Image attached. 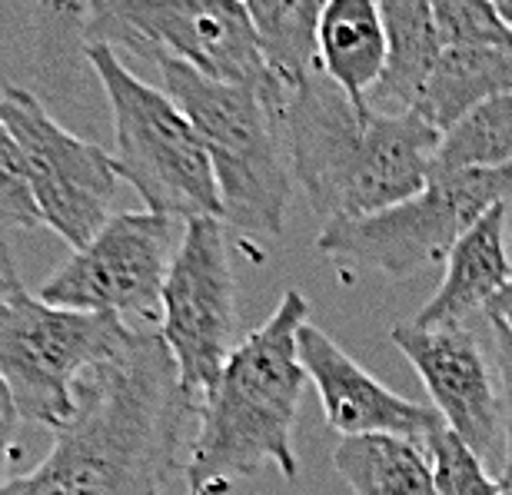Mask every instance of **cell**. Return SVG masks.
Segmentation results:
<instances>
[{
    "mask_svg": "<svg viewBox=\"0 0 512 495\" xmlns=\"http://www.w3.org/2000/svg\"><path fill=\"white\" fill-rule=\"evenodd\" d=\"M486 316H493V319H499L509 333H512V280L503 286V293H499L493 303H489V309H486Z\"/></svg>",
    "mask_w": 512,
    "mask_h": 495,
    "instance_id": "27",
    "label": "cell"
},
{
    "mask_svg": "<svg viewBox=\"0 0 512 495\" xmlns=\"http://www.w3.org/2000/svg\"><path fill=\"white\" fill-rule=\"evenodd\" d=\"M160 336L177 363L180 386L200 406L237 353V283L227 253V223L187 220L163 286Z\"/></svg>",
    "mask_w": 512,
    "mask_h": 495,
    "instance_id": "9",
    "label": "cell"
},
{
    "mask_svg": "<svg viewBox=\"0 0 512 495\" xmlns=\"http://www.w3.org/2000/svg\"><path fill=\"white\" fill-rule=\"evenodd\" d=\"M84 57L114 117L117 173L140 193L147 210L180 223L223 220L217 173L187 113L167 90L143 84L110 44L84 40Z\"/></svg>",
    "mask_w": 512,
    "mask_h": 495,
    "instance_id": "4",
    "label": "cell"
},
{
    "mask_svg": "<svg viewBox=\"0 0 512 495\" xmlns=\"http://www.w3.org/2000/svg\"><path fill=\"white\" fill-rule=\"evenodd\" d=\"M17 293H24V283H20V273H17V263H14V253L7 250L4 233H0V299L17 296Z\"/></svg>",
    "mask_w": 512,
    "mask_h": 495,
    "instance_id": "26",
    "label": "cell"
},
{
    "mask_svg": "<svg viewBox=\"0 0 512 495\" xmlns=\"http://www.w3.org/2000/svg\"><path fill=\"white\" fill-rule=\"evenodd\" d=\"M503 94H512V47L443 50L413 113L439 133H449L476 107Z\"/></svg>",
    "mask_w": 512,
    "mask_h": 495,
    "instance_id": "17",
    "label": "cell"
},
{
    "mask_svg": "<svg viewBox=\"0 0 512 495\" xmlns=\"http://www.w3.org/2000/svg\"><path fill=\"white\" fill-rule=\"evenodd\" d=\"M187 495H223V492H213V489H190Z\"/></svg>",
    "mask_w": 512,
    "mask_h": 495,
    "instance_id": "30",
    "label": "cell"
},
{
    "mask_svg": "<svg viewBox=\"0 0 512 495\" xmlns=\"http://www.w3.org/2000/svg\"><path fill=\"white\" fill-rule=\"evenodd\" d=\"M310 323V303L286 290L270 319L237 346L200 409V429L187 459L190 489L227 492L230 482L276 466L283 479L300 476L293 426L306 389L300 363V329Z\"/></svg>",
    "mask_w": 512,
    "mask_h": 495,
    "instance_id": "2",
    "label": "cell"
},
{
    "mask_svg": "<svg viewBox=\"0 0 512 495\" xmlns=\"http://www.w3.org/2000/svg\"><path fill=\"white\" fill-rule=\"evenodd\" d=\"M137 333L120 316L74 313L27 290L0 299V379L20 419L57 432L74 416V389L87 369L117 356Z\"/></svg>",
    "mask_w": 512,
    "mask_h": 495,
    "instance_id": "6",
    "label": "cell"
},
{
    "mask_svg": "<svg viewBox=\"0 0 512 495\" xmlns=\"http://www.w3.org/2000/svg\"><path fill=\"white\" fill-rule=\"evenodd\" d=\"M44 226L30 190L27 163L20 153L17 137L10 133L7 120L0 117V233L7 230H37Z\"/></svg>",
    "mask_w": 512,
    "mask_h": 495,
    "instance_id": "23",
    "label": "cell"
},
{
    "mask_svg": "<svg viewBox=\"0 0 512 495\" xmlns=\"http://www.w3.org/2000/svg\"><path fill=\"white\" fill-rule=\"evenodd\" d=\"M393 346L409 359L423 379L433 409L443 422L486 462L503 472L506 459V416L503 399H496L493 366L466 326L423 329L416 323H396L389 329Z\"/></svg>",
    "mask_w": 512,
    "mask_h": 495,
    "instance_id": "11",
    "label": "cell"
},
{
    "mask_svg": "<svg viewBox=\"0 0 512 495\" xmlns=\"http://www.w3.org/2000/svg\"><path fill=\"white\" fill-rule=\"evenodd\" d=\"M183 223L163 213H117L84 250L70 253L37 299L74 313H110L133 329H160L163 286Z\"/></svg>",
    "mask_w": 512,
    "mask_h": 495,
    "instance_id": "8",
    "label": "cell"
},
{
    "mask_svg": "<svg viewBox=\"0 0 512 495\" xmlns=\"http://www.w3.org/2000/svg\"><path fill=\"white\" fill-rule=\"evenodd\" d=\"M370 113L373 110H360L346 100L343 90L323 70L286 90V157H290L293 180L306 190L323 226L340 220L343 193L360 160Z\"/></svg>",
    "mask_w": 512,
    "mask_h": 495,
    "instance_id": "12",
    "label": "cell"
},
{
    "mask_svg": "<svg viewBox=\"0 0 512 495\" xmlns=\"http://www.w3.org/2000/svg\"><path fill=\"white\" fill-rule=\"evenodd\" d=\"M426 456L433 466V492L436 495H503L499 476L456 436L443 426L426 439Z\"/></svg>",
    "mask_w": 512,
    "mask_h": 495,
    "instance_id": "22",
    "label": "cell"
},
{
    "mask_svg": "<svg viewBox=\"0 0 512 495\" xmlns=\"http://www.w3.org/2000/svg\"><path fill=\"white\" fill-rule=\"evenodd\" d=\"M17 426H20V409L14 396H10L7 383L0 379V486H4V469H7L10 446H14Z\"/></svg>",
    "mask_w": 512,
    "mask_h": 495,
    "instance_id": "25",
    "label": "cell"
},
{
    "mask_svg": "<svg viewBox=\"0 0 512 495\" xmlns=\"http://www.w3.org/2000/svg\"><path fill=\"white\" fill-rule=\"evenodd\" d=\"M200 402L180 386L160 329H137L117 356L87 369L74 389V416L34 472L0 495H163L187 462L200 429Z\"/></svg>",
    "mask_w": 512,
    "mask_h": 495,
    "instance_id": "1",
    "label": "cell"
},
{
    "mask_svg": "<svg viewBox=\"0 0 512 495\" xmlns=\"http://www.w3.org/2000/svg\"><path fill=\"white\" fill-rule=\"evenodd\" d=\"M443 170H503L512 167V94L476 107L439 147Z\"/></svg>",
    "mask_w": 512,
    "mask_h": 495,
    "instance_id": "20",
    "label": "cell"
},
{
    "mask_svg": "<svg viewBox=\"0 0 512 495\" xmlns=\"http://www.w3.org/2000/svg\"><path fill=\"white\" fill-rule=\"evenodd\" d=\"M84 40H100L133 54H167L220 84L286 94L263 64L260 40L247 4L237 0H177V4H133L100 0L80 7Z\"/></svg>",
    "mask_w": 512,
    "mask_h": 495,
    "instance_id": "7",
    "label": "cell"
},
{
    "mask_svg": "<svg viewBox=\"0 0 512 495\" xmlns=\"http://www.w3.org/2000/svg\"><path fill=\"white\" fill-rule=\"evenodd\" d=\"M300 363L320 396L326 422L343 439L399 436L426 446V439L446 426L433 406H419V402L389 393L380 379L366 373L343 346H336L313 323L300 329Z\"/></svg>",
    "mask_w": 512,
    "mask_h": 495,
    "instance_id": "13",
    "label": "cell"
},
{
    "mask_svg": "<svg viewBox=\"0 0 512 495\" xmlns=\"http://www.w3.org/2000/svg\"><path fill=\"white\" fill-rule=\"evenodd\" d=\"M512 200V167L503 170H443L436 167L419 197L360 220L326 223L316 250L336 263H356L389 280L446 263L456 243L493 210Z\"/></svg>",
    "mask_w": 512,
    "mask_h": 495,
    "instance_id": "5",
    "label": "cell"
},
{
    "mask_svg": "<svg viewBox=\"0 0 512 495\" xmlns=\"http://www.w3.org/2000/svg\"><path fill=\"white\" fill-rule=\"evenodd\" d=\"M333 469L353 495H429L426 446L399 436H350L333 449Z\"/></svg>",
    "mask_w": 512,
    "mask_h": 495,
    "instance_id": "18",
    "label": "cell"
},
{
    "mask_svg": "<svg viewBox=\"0 0 512 495\" xmlns=\"http://www.w3.org/2000/svg\"><path fill=\"white\" fill-rule=\"evenodd\" d=\"M443 50H506L512 30L496 4L486 0H433Z\"/></svg>",
    "mask_w": 512,
    "mask_h": 495,
    "instance_id": "21",
    "label": "cell"
},
{
    "mask_svg": "<svg viewBox=\"0 0 512 495\" xmlns=\"http://www.w3.org/2000/svg\"><path fill=\"white\" fill-rule=\"evenodd\" d=\"M153 64L167 97L187 113L210 153L223 223L247 236H283L296 183L283 140L286 94L220 84L167 54H157Z\"/></svg>",
    "mask_w": 512,
    "mask_h": 495,
    "instance_id": "3",
    "label": "cell"
},
{
    "mask_svg": "<svg viewBox=\"0 0 512 495\" xmlns=\"http://www.w3.org/2000/svg\"><path fill=\"white\" fill-rule=\"evenodd\" d=\"M429 495H436V492H429Z\"/></svg>",
    "mask_w": 512,
    "mask_h": 495,
    "instance_id": "31",
    "label": "cell"
},
{
    "mask_svg": "<svg viewBox=\"0 0 512 495\" xmlns=\"http://www.w3.org/2000/svg\"><path fill=\"white\" fill-rule=\"evenodd\" d=\"M250 17L266 70L290 90L320 70V0H253Z\"/></svg>",
    "mask_w": 512,
    "mask_h": 495,
    "instance_id": "19",
    "label": "cell"
},
{
    "mask_svg": "<svg viewBox=\"0 0 512 495\" xmlns=\"http://www.w3.org/2000/svg\"><path fill=\"white\" fill-rule=\"evenodd\" d=\"M496 7H499V14L506 17V24L512 30V0H496Z\"/></svg>",
    "mask_w": 512,
    "mask_h": 495,
    "instance_id": "28",
    "label": "cell"
},
{
    "mask_svg": "<svg viewBox=\"0 0 512 495\" xmlns=\"http://www.w3.org/2000/svg\"><path fill=\"white\" fill-rule=\"evenodd\" d=\"M489 329H493V343H496V369L499 379H503V416H506V459H503V472L512 469V333L499 323V319L486 316ZM499 472V476H503Z\"/></svg>",
    "mask_w": 512,
    "mask_h": 495,
    "instance_id": "24",
    "label": "cell"
},
{
    "mask_svg": "<svg viewBox=\"0 0 512 495\" xmlns=\"http://www.w3.org/2000/svg\"><path fill=\"white\" fill-rule=\"evenodd\" d=\"M383 7L386 70L370 97V110L383 117L413 113L433 67L443 57L433 4L429 0H389Z\"/></svg>",
    "mask_w": 512,
    "mask_h": 495,
    "instance_id": "16",
    "label": "cell"
},
{
    "mask_svg": "<svg viewBox=\"0 0 512 495\" xmlns=\"http://www.w3.org/2000/svg\"><path fill=\"white\" fill-rule=\"evenodd\" d=\"M503 495H506V492H503Z\"/></svg>",
    "mask_w": 512,
    "mask_h": 495,
    "instance_id": "32",
    "label": "cell"
},
{
    "mask_svg": "<svg viewBox=\"0 0 512 495\" xmlns=\"http://www.w3.org/2000/svg\"><path fill=\"white\" fill-rule=\"evenodd\" d=\"M499 486H503L506 495H512V469H506L503 476H499Z\"/></svg>",
    "mask_w": 512,
    "mask_h": 495,
    "instance_id": "29",
    "label": "cell"
},
{
    "mask_svg": "<svg viewBox=\"0 0 512 495\" xmlns=\"http://www.w3.org/2000/svg\"><path fill=\"white\" fill-rule=\"evenodd\" d=\"M509 280L512 263L506 253V206H493L449 253L443 283L426 299L413 323L423 329L466 326L473 313H486Z\"/></svg>",
    "mask_w": 512,
    "mask_h": 495,
    "instance_id": "14",
    "label": "cell"
},
{
    "mask_svg": "<svg viewBox=\"0 0 512 495\" xmlns=\"http://www.w3.org/2000/svg\"><path fill=\"white\" fill-rule=\"evenodd\" d=\"M320 70L346 100L370 110L386 70V27L376 0H330L320 20Z\"/></svg>",
    "mask_w": 512,
    "mask_h": 495,
    "instance_id": "15",
    "label": "cell"
},
{
    "mask_svg": "<svg viewBox=\"0 0 512 495\" xmlns=\"http://www.w3.org/2000/svg\"><path fill=\"white\" fill-rule=\"evenodd\" d=\"M0 117L24 153L40 220L74 253L84 250L110 220V200L120 180L117 160L100 143L60 127L24 87L0 84Z\"/></svg>",
    "mask_w": 512,
    "mask_h": 495,
    "instance_id": "10",
    "label": "cell"
}]
</instances>
